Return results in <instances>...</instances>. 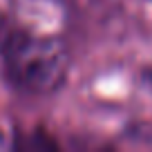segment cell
Here are the masks:
<instances>
[{"label": "cell", "mask_w": 152, "mask_h": 152, "mask_svg": "<svg viewBox=\"0 0 152 152\" xmlns=\"http://www.w3.org/2000/svg\"><path fill=\"white\" fill-rule=\"evenodd\" d=\"M0 56L11 83L34 94L58 90L69 67L67 49L58 38L34 34L9 16H0Z\"/></svg>", "instance_id": "6da1fadb"}, {"label": "cell", "mask_w": 152, "mask_h": 152, "mask_svg": "<svg viewBox=\"0 0 152 152\" xmlns=\"http://www.w3.org/2000/svg\"><path fill=\"white\" fill-rule=\"evenodd\" d=\"M0 145H2V134H0Z\"/></svg>", "instance_id": "7a4b0ae2"}]
</instances>
